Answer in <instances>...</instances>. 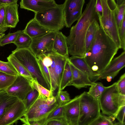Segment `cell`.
Listing matches in <instances>:
<instances>
[{
	"instance_id": "cell-32",
	"label": "cell",
	"mask_w": 125,
	"mask_h": 125,
	"mask_svg": "<svg viewBox=\"0 0 125 125\" xmlns=\"http://www.w3.org/2000/svg\"><path fill=\"white\" fill-rule=\"evenodd\" d=\"M0 71L12 75H19L12 64L9 61L6 62L0 60Z\"/></svg>"
},
{
	"instance_id": "cell-18",
	"label": "cell",
	"mask_w": 125,
	"mask_h": 125,
	"mask_svg": "<svg viewBox=\"0 0 125 125\" xmlns=\"http://www.w3.org/2000/svg\"><path fill=\"white\" fill-rule=\"evenodd\" d=\"M53 51L61 56L69 57L67 37L61 31H57L53 45Z\"/></svg>"
},
{
	"instance_id": "cell-43",
	"label": "cell",
	"mask_w": 125,
	"mask_h": 125,
	"mask_svg": "<svg viewBox=\"0 0 125 125\" xmlns=\"http://www.w3.org/2000/svg\"><path fill=\"white\" fill-rule=\"evenodd\" d=\"M95 9L97 15L101 16L103 13V8L101 0H96Z\"/></svg>"
},
{
	"instance_id": "cell-41",
	"label": "cell",
	"mask_w": 125,
	"mask_h": 125,
	"mask_svg": "<svg viewBox=\"0 0 125 125\" xmlns=\"http://www.w3.org/2000/svg\"><path fill=\"white\" fill-rule=\"evenodd\" d=\"M44 125H69L63 118L53 119L47 121Z\"/></svg>"
},
{
	"instance_id": "cell-44",
	"label": "cell",
	"mask_w": 125,
	"mask_h": 125,
	"mask_svg": "<svg viewBox=\"0 0 125 125\" xmlns=\"http://www.w3.org/2000/svg\"><path fill=\"white\" fill-rule=\"evenodd\" d=\"M18 0H0V4L5 6L17 2Z\"/></svg>"
},
{
	"instance_id": "cell-5",
	"label": "cell",
	"mask_w": 125,
	"mask_h": 125,
	"mask_svg": "<svg viewBox=\"0 0 125 125\" xmlns=\"http://www.w3.org/2000/svg\"><path fill=\"white\" fill-rule=\"evenodd\" d=\"M35 14L34 18L38 22L50 30L60 31L65 26L63 4Z\"/></svg>"
},
{
	"instance_id": "cell-4",
	"label": "cell",
	"mask_w": 125,
	"mask_h": 125,
	"mask_svg": "<svg viewBox=\"0 0 125 125\" xmlns=\"http://www.w3.org/2000/svg\"><path fill=\"white\" fill-rule=\"evenodd\" d=\"M59 106L56 96L47 98L39 93L37 100L20 120L25 124L39 121L46 117Z\"/></svg>"
},
{
	"instance_id": "cell-14",
	"label": "cell",
	"mask_w": 125,
	"mask_h": 125,
	"mask_svg": "<svg viewBox=\"0 0 125 125\" xmlns=\"http://www.w3.org/2000/svg\"><path fill=\"white\" fill-rule=\"evenodd\" d=\"M125 66V52L112 60L98 77L100 79H106L108 76L114 78Z\"/></svg>"
},
{
	"instance_id": "cell-46",
	"label": "cell",
	"mask_w": 125,
	"mask_h": 125,
	"mask_svg": "<svg viewBox=\"0 0 125 125\" xmlns=\"http://www.w3.org/2000/svg\"><path fill=\"white\" fill-rule=\"evenodd\" d=\"M115 125H125V123H122L119 122L115 123Z\"/></svg>"
},
{
	"instance_id": "cell-9",
	"label": "cell",
	"mask_w": 125,
	"mask_h": 125,
	"mask_svg": "<svg viewBox=\"0 0 125 125\" xmlns=\"http://www.w3.org/2000/svg\"><path fill=\"white\" fill-rule=\"evenodd\" d=\"M57 31H51L32 39L29 48L36 57L51 52L53 51V42Z\"/></svg>"
},
{
	"instance_id": "cell-37",
	"label": "cell",
	"mask_w": 125,
	"mask_h": 125,
	"mask_svg": "<svg viewBox=\"0 0 125 125\" xmlns=\"http://www.w3.org/2000/svg\"><path fill=\"white\" fill-rule=\"evenodd\" d=\"M118 33L121 42V49L125 50V16L121 25L118 29Z\"/></svg>"
},
{
	"instance_id": "cell-19",
	"label": "cell",
	"mask_w": 125,
	"mask_h": 125,
	"mask_svg": "<svg viewBox=\"0 0 125 125\" xmlns=\"http://www.w3.org/2000/svg\"><path fill=\"white\" fill-rule=\"evenodd\" d=\"M24 32L32 39L52 31L41 25L34 18L27 23Z\"/></svg>"
},
{
	"instance_id": "cell-16",
	"label": "cell",
	"mask_w": 125,
	"mask_h": 125,
	"mask_svg": "<svg viewBox=\"0 0 125 125\" xmlns=\"http://www.w3.org/2000/svg\"><path fill=\"white\" fill-rule=\"evenodd\" d=\"M70 62L76 68L87 75L92 81L98 80L99 75L93 71L89 67L84 57L72 56L69 58Z\"/></svg>"
},
{
	"instance_id": "cell-34",
	"label": "cell",
	"mask_w": 125,
	"mask_h": 125,
	"mask_svg": "<svg viewBox=\"0 0 125 125\" xmlns=\"http://www.w3.org/2000/svg\"><path fill=\"white\" fill-rule=\"evenodd\" d=\"M109 116L101 114L88 125H115Z\"/></svg>"
},
{
	"instance_id": "cell-13",
	"label": "cell",
	"mask_w": 125,
	"mask_h": 125,
	"mask_svg": "<svg viewBox=\"0 0 125 125\" xmlns=\"http://www.w3.org/2000/svg\"><path fill=\"white\" fill-rule=\"evenodd\" d=\"M20 4L21 8L36 13L54 7L57 4L54 0H21Z\"/></svg>"
},
{
	"instance_id": "cell-40",
	"label": "cell",
	"mask_w": 125,
	"mask_h": 125,
	"mask_svg": "<svg viewBox=\"0 0 125 125\" xmlns=\"http://www.w3.org/2000/svg\"><path fill=\"white\" fill-rule=\"evenodd\" d=\"M116 85L119 93L125 95V73L122 74L116 82Z\"/></svg>"
},
{
	"instance_id": "cell-31",
	"label": "cell",
	"mask_w": 125,
	"mask_h": 125,
	"mask_svg": "<svg viewBox=\"0 0 125 125\" xmlns=\"http://www.w3.org/2000/svg\"><path fill=\"white\" fill-rule=\"evenodd\" d=\"M61 118H64V105L59 106L46 117L39 121L44 125L50 120Z\"/></svg>"
},
{
	"instance_id": "cell-15",
	"label": "cell",
	"mask_w": 125,
	"mask_h": 125,
	"mask_svg": "<svg viewBox=\"0 0 125 125\" xmlns=\"http://www.w3.org/2000/svg\"><path fill=\"white\" fill-rule=\"evenodd\" d=\"M70 64L72 75L70 85L79 89L95 84V83L92 81L87 75L76 68L70 62Z\"/></svg>"
},
{
	"instance_id": "cell-23",
	"label": "cell",
	"mask_w": 125,
	"mask_h": 125,
	"mask_svg": "<svg viewBox=\"0 0 125 125\" xmlns=\"http://www.w3.org/2000/svg\"><path fill=\"white\" fill-rule=\"evenodd\" d=\"M72 75L69 58L65 62L58 91H62L66 86H70L72 81Z\"/></svg>"
},
{
	"instance_id": "cell-3",
	"label": "cell",
	"mask_w": 125,
	"mask_h": 125,
	"mask_svg": "<svg viewBox=\"0 0 125 125\" xmlns=\"http://www.w3.org/2000/svg\"><path fill=\"white\" fill-rule=\"evenodd\" d=\"M11 54L26 69L33 79L49 90L51 87L42 73L37 57L29 48H17Z\"/></svg>"
},
{
	"instance_id": "cell-1",
	"label": "cell",
	"mask_w": 125,
	"mask_h": 125,
	"mask_svg": "<svg viewBox=\"0 0 125 125\" xmlns=\"http://www.w3.org/2000/svg\"><path fill=\"white\" fill-rule=\"evenodd\" d=\"M119 49L100 26L90 48L83 57L91 69L100 75Z\"/></svg>"
},
{
	"instance_id": "cell-27",
	"label": "cell",
	"mask_w": 125,
	"mask_h": 125,
	"mask_svg": "<svg viewBox=\"0 0 125 125\" xmlns=\"http://www.w3.org/2000/svg\"><path fill=\"white\" fill-rule=\"evenodd\" d=\"M32 38L23 31L17 37L13 42L17 48H29L32 41Z\"/></svg>"
},
{
	"instance_id": "cell-35",
	"label": "cell",
	"mask_w": 125,
	"mask_h": 125,
	"mask_svg": "<svg viewBox=\"0 0 125 125\" xmlns=\"http://www.w3.org/2000/svg\"><path fill=\"white\" fill-rule=\"evenodd\" d=\"M32 87L36 90L48 98L53 96L51 92L39 84L35 80L31 82Z\"/></svg>"
},
{
	"instance_id": "cell-39",
	"label": "cell",
	"mask_w": 125,
	"mask_h": 125,
	"mask_svg": "<svg viewBox=\"0 0 125 125\" xmlns=\"http://www.w3.org/2000/svg\"><path fill=\"white\" fill-rule=\"evenodd\" d=\"M37 57L42 73L47 82L50 86L51 88V82L48 70L47 67L43 64L40 57L39 56Z\"/></svg>"
},
{
	"instance_id": "cell-28",
	"label": "cell",
	"mask_w": 125,
	"mask_h": 125,
	"mask_svg": "<svg viewBox=\"0 0 125 125\" xmlns=\"http://www.w3.org/2000/svg\"><path fill=\"white\" fill-rule=\"evenodd\" d=\"M17 76L0 71V91L7 89L13 82Z\"/></svg>"
},
{
	"instance_id": "cell-42",
	"label": "cell",
	"mask_w": 125,
	"mask_h": 125,
	"mask_svg": "<svg viewBox=\"0 0 125 125\" xmlns=\"http://www.w3.org/2000/svg\"><path fill=\"white\" fill-rule=\"evenodd\" d=\"M125 105L121 106L118 110L116 116V118L119 122L125 123Z\"/></svg>"
},
{
	"instance_id": "cell-29",
	"label": "cell",
	"mask_w": 125,
	"mask_h": 125,
	"mask_svg": "<svg viewBox=\"0 0 125 125\" xmlns=\"http://www.w3.org/2000/svg\"><path fill=\"white\" fill-rule=\"evenodd\" d=\"M106 87L101 82L95 83L91 86L88 93L91 96L99 101L100 96Z\"/></svg>"
},
{
	"instance_id": "cell-11",
	"label": "cell",
	"mask_w": 125,
	"mask_h": 125,
	"mask_svg": "<svg viewBox=\"0 0 125 125\" xmlns=\"http://www.w3.org/2000/svg\"><path fill=\"white\" fill-rule=\"evenodd\" d=\"M32 89L31 82L19 74L12 83L6 91L10 95L23 101Z\"/></svg>"
},
{
	"instance_id": "cell-33",
	"label": "cell",
	"mask_w": 125,
	"mask_h": 125,
	"mask_svg": "<svg viewBox=\"0 0 125 125\" xmlns=\"http://www.w3.org/2000/svg\"><path fill=\"white\" fill-rule=\"evenodd\" d=\"M23 31V30H18L12 33H9L4 35L0 40V46H3L6 44L13 43L18 36Z\"/></svg>"
},
{
	"instance_id": "cell-24",
	"label": "cell",
	"mask_w": 125,
	"mask_h": 125,
	"mask_svg": "<svg viewBox=\"0 0 125 125\" xmlns=\"http://www.w3.org/2000/svg\"><path fill=\"white\" fill-rule=\"evenodd\" d=\"M7 58L8 61L11 63L19 74L24 77L30 82L34 79L26 69L11 54Z\"/></svg>"
},
{
	"instance_id": "cell-38",
	"label": "cell",
	"mask_w": 125,
	"mask_h": 125,
	"mask_svg": "<svg viewBox=\"0 0 125 125\" xmlns=\"http://www.w3.org/2000/svg\"><path fill=\"white\" fill-rule=\"evenodd\" d=\"M5 5L0 4V32L4 33L8 28L5 25Z\"/></svg>"
},
{
	"instance_id": "cell-30",
	"label": "cell",
	"mask_w": 125,
	"mask_h": 125,
	"mask_svg": "<svg viewBox=\"0 0 125 125\" xmlns=\"http://www.w3.org/2000/svg\"><path fill=\"white\" fill-rule=\"evenodd\" d=\"M39 95V93L38 91L32 88V89L28 93L24 100L22 101L25 106L26 111L36 101Z\"/></svg>"
},
{
	"instance_id": "cell-20",
	"label": "cell",
	"mask_w": 125,
	"mask_h": 125,
	"mask_svg": "<svg viewBox=\"0 0 125 125\" xmlns=\"http://www.w3.org/2000/svg\"><path fill=\"white\" fill-rule=\"evenodd\" d=\"M19 100L10 95L6 90L0 91V117L10 107Z\"/></svg>"
},
{
	"instance_id": "cell-6",
	"label": "cell",
	"mask_w": 125,
	"mask_h": 125,
	"mask_svg": "<svg viewBox=\"0 0 125 125\" xmlns=\"http://www.w3.org/2000/svg\"><path fill=\"white\" fill-rule=\"evenodd\" d=\"M120 95L116 82L106 87L99 100L102 113L110 116L114 121L116 118V114L120 108L125 105L121 104Z\"/></svg>"
},
{
	"instance_id": "cell-17",
	"label": "cell",
	"mask_w": 125,
	"mask_h": 125,
	"mask_svg": "<svg viewBox=\"0 0 125 125\" xmlns=\"http://www.w3.org/2000/svg\"><path fill=\"white\" fill-rule=\"evenodd\" d=\"M17 3L5 6V25L7 28H15L19 21Z\"/></svg>"
},
{
	"instance_id": "cell-10",
	"label": "cell",
	"mask_w": 125,
	"mask_h": 125,
	"mask_svg": "<svg viewBox=\"0 0 125 125\" xmlns=\"http://www.w3.org/2000/svg\"><path fill=\"white\" fill-rule=\"evenodd\" d=\"M26 111L22 101L19 100L0 117V125H12L24 115Z\"/></svg>"
},
{
	"instance_id": "cell-25",
	"label": "cell",
	"mask_w": 125,
	"mask_h": 125,
	"mask_svg": "<svg viewBox=\"0 0 125 125\" xmlns=\"http://www.w3.org/2000/svg\"><path fill=\"white\" fill-rule=\"evenodd\" d=\"M116 4V7L113 10L118 29L125 16V0H117Z\"/></svg>"
},
{
	"instance_id": "cell-47",
	"label": "cell",
	"mask_w": 125,
	"mask_h": 125,
	"mask_svg": "<svg viewBox=\"0 0 125 125\" xmlns=\"http://www.w3.org/2000/svg\"><path fill=\"white\" fill-rule=\"evenodd\" d=\"M5 33L3 32H0V40L3 36L5 35Z\"/></svg>"
},
{
	"instance_id": "cell-12",
	"label": "cell",
	"mask_w": 125,
	"mask_h": 125,
	"mask_svg": "<svg viewBox=\"0 0 125 125\" xmlns=\"http://www.w3.org/2000/svg\"><path fill=\"white\" fill-rule=\"evenodd\" d=\"M81 95L76 96L64 105V118L69 125H78Z\"/></svg>"
},
{
	"instance_id": "cell-7",
	"label": "cell",
	"mask_w": 125,
	"mask_h": 125,
	"mask_svg": "<svg viewBox=\"0 0 125 125\" xmlns=\"http://www.w3.org/2000/svg\"><path fill=\"white\" fill-rule=\"evenodd\" d=\"M81 95L78 125H88L101 114L99 102L87 92Z\"/></svg>"
},
{
	"instance_id": "cell-22",
	"label": "cell",
	"mask_w": 125,
	"mask_h": 125,
	"mask_svg": "<svg viewBox=\"0 0 125 125\" xmlns=\"http://www.w3.org/2000/svg\"><path fill=\"white\" fill-rule=\"evenodd\" d=\"M69 57L63 56L55 53L56 64L54 73L58 89L60 87L64 65L67 59Z\"/></svg>"
},
{
	"instance_id": "cell-21",
	"label": "cell",
	"mask_w": 125,
	"mask_h": 125,
	"mask_svg": "<svg viewBox=\"0 0 125 125\" xmlns=\"http://www.w3.org/2000/svg\"><path fill=\"white\" fill-rule=\"evenodd\" d=\"M98 19H94L91 23L87 29L85 41V53L89 51L95 36L97 30L100 25Z\"/></svg>"
},
{
	"instance_id": "cell-2",
	"label": "cell",
	"mask_w": 125,
	"mask_h": 125,
	"mask_svg": "<svg viewBox=\"0 0 125 125\" xmlns=\"http://www.w3.org/2000/svg\"><path fill=\"white\" fill-rule=\"evenodd\" d=\"M96 0H90L81 16L71 28L67 37L69 54L83 57L85 52V41L87 29L94 19L98 17L95 9Z\"/></svg>"
},
{
	"instance_id": "cell-8",
	"label": "cell",
	"mask_w": 125,
	"mask_h": 125,
	"mask_svg": "<svg viewBox=\"0 0 125 125\" xmlns=\"http://www.w3.org/2000/svg\"><path fill=\"white\" fill-rule=\"evenodd\" d=\"M103 13L101 16L98 15L100 26L105 33L121 49V42L113 10L109 7L107 0H101Z\"/></svg>"
},
{
	"instance_id": "cell-48",
	"label": "cell",
	"mask_w": 125,
	"mask_h": 125,
	"mask_svg": "<svg viewBox=\"0 0 125 125\" xmlns=\"http://www.w3.org/2000/svg\"><path fill=\"white\" fill-rule=\"evenodd\" d=\"M22 125H27L25 124L24 123V124H22Z\"/></svg>"
},
{
	"instance_id": "cell-45",
	"label": "cell",
	"mask_w": 125,
	"mask_h": 125,
	"mask_svg": "<svg viewBox=\"0 0 125 125\" xmlns=\"http://www.w3.org/2000/svg\"><path fill=\"white\" fill-rule=\"evenodd\" d=\"M26 124L28 125H42L39 121H35L31 123H27Z\"/></svg>"
},
{
	"instance_id": "cell-26",
	"label": "cell",
	"mask_w": 125,
	"mask_h": 125,
	"mask_svg": "<svg viewBox=\"0 0 125 125\" xmlns=\"http://www.w3.org/2000/svg\"><path fill=\"white\" fill-rule=\"evenodd\" d=\"M85 3L84 0H66L63 3L64 15L83 8Z\"/></svg>"
},
{
	"instance_id": "cell-36",
	"label": "cell",
	"mask_w": 125,
	"mask_h": 125,
	"mask_svg": "<svg viewBox=\"0 0 125 125\" xmlns=\"http://www.w3.org/2000/svg\"><path fill=\"white\" fill-rule=\"evenodd\" d=\"M55 96L59 106L63 105L71 100L69 94L66 91H58Z\"/></svg>"
}]
</instances>
